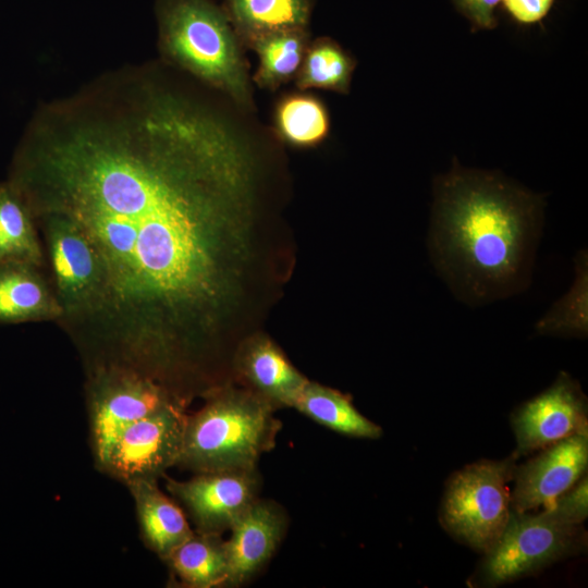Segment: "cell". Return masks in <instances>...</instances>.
I'll return each instance as SVG.
<instances>
[{
  "mask_svg": "<svg viewBox=\"0 0 588 588\" xmlns=\"http://www.w3.org/2000/svg\"><path fill=\"white\" fill-rule=\"evenodd\" d=\"M37 125L13 184L86 234L106 301L175 315L216 302L222 233L252 203L254 160L226 120L168 90Z\"/></svg>",
  "mask_w": 588,
  "mask_h": 588,
  "instance_id": "cell-1",
  "label": "cell"
},
{
  "mask_svg": "<svg viewBox=\"0 0 588 588\" xmlns=\"http://www.w3.org/2000/svg\"><path fill=\"white\" fill-rule=\"evenodd\" d=\"M541 211L538 196L494 174L454 169L437 187L436 261L474 299L513 292L530 268Z\"/></svg>",
  "mask_w": 588,
  "mask_h": 588,
  "instance_id": "cell-2",
  "label": "cell"
},
{
  "mask_svg": "<svg viewBox=\"0 0 588 588\" xmlns=\"http://www.w3.org/2000/svg\"><path fill=\"white\" fill-rule=\"evenodd\" d=\"M275 409L248 389L222 388L186 416L176 466L196 473L254 469L275 446Z\"/></svg>",
  "mask_w": 588,
  "mask_h": 588,
  "instance_id": "cell-3",
  "label": "cell"
},
{
  "mask_svg": "<svg viewBox=\"0 0 588 588\" xmlns=\"http://www.w3.org/2000/svg\"><path fill=\"white\" fill-rule=\"evenodd\" d=\"M160 41L180 66L250 108L252 88L236 32L212 0H159Z\"/></svg>",
  "mask_w": 588,
  "mask_h": 588,
  "instance_id": "cell-4",
  "label": "cell"
},
{
  "mask_svg": "<svg viewBox=\"0 0 588 588\" xmlns=\"http://www.w3.org/2000/svg\"><path fill=\"white\" fill-rule=\"evenodd\" d=\"M513 462L481 461L455 473L444 493V527L468 546L488 552L501 537L511 515Z\"/></svg>",
  "mask_w": 588,
  "mask_h": 588,
  "instance_id": "cell-5",
  "label": "cell"
},
{
  "mask_svg": "<svg viewBox=\"0 0 588 588\" xmlns=\"http://www.w3.org/2000/svg\"><path fill=\"white\" fill-rule=\"evenodd\" d=\"M581 524L556 501L538 514L511 511L501 537L486 552L485 581H511L574 552L583 540Z\"/></svg>",
  "mask_w": 588,
  "mask_h": 588,
  "instance_id": "cell-6",
  "label": "cell"
},
{
  "mask_svg": "<svg viewBox=\"0 0 588 588\" xmlns=\"http://www.w3.org/2000/svg\"><path fill=\"white\" fill-rule=\"evenodd\" d=\"M177 399L132 367L98 370L88 392L90 442L96 465H105L114 442L130 425Z\"/></svg>",
  "mask_w": 588,
  "mask_h": 588,
  "instance_id": "cell-7",
  "label": "cell"
},
{
  "mask_svg": "<svg viewBox=\"0 0 588 588\" xmlns=\"http://www.w3.org/2000/svg\"><path fill=\"white\" fill-rule=\"evenodd\" d=\"M187 414L182 401L135 421L122 431L100 469L125 486L158 480L176 466Z\"/></svg>",
  "mask_w": 588,
  "mask_h": 588,
  "instance_id": "cell-8",
  "label": "cell"
},
{
  "mask_svg": "<svg viewBox=\"0 0 588 588\" xmlns=\"http://www.w3.org/2000/svg\"><path fill=\"white\" fill-rule=\"evenodd\" d=\"M166 487L182 504L195 531L219 534L234 523L258 499V468L196 473L185 481L166 477Z\"/></svg>",
  "mask_w": 588,
  "mask_h": 588,
  "instance_id": "cell-9",
  "label": "cell"
},
{
  "mask_svg": "<svg viewBox=\"0 0 588 588\" xmlns=\"http://www.w3.org/2000/svg\"><path fill=\"white\" fill-rule=\"evenodd\" d=\"M46 215L50 259L64 308L76 310L106 301L102 266L89 238L70 218Z\"/></svg>",
  "mask_w": 588,
  "mask_h": 588,
  "instance_id": "cell-10",
  "label": "cell"
},
{
  "mask_svg": "<svg viewBox=\"0 0 588 588\" xmlns=\"http://www.w3.org/2000/svg\"><path fill=\"white\" fill-rule=\"evenodd\" d=\"M517 455L541 450L572 434L588 432L587 402L579 385L562 373L544 392L513 415Z\"/></svg>",
  "mask_w": 588,
  "mask_h": 588,
  "instance_id": "cell-11",
  "label": "cell"
},
{
  "mask_svg": "<svg viewBox=\"0 0 588 588\" xmlns=\"http://www.w3.org/2000/svg\"><path fill=\"white\" fill-rule=\"evenodd\" d=\"M541 450L514 468V512L548 507L583 477L588 464V432L572 434Z\"/></svg>",
  "mask_w": 588,
  "mask_h": 588,
  "instance_id": "cell-12",
  "label": "cell"
},
{
  "mask_svg": "<svg viewBox=\"0 0 588 588\" xmlns=\"http://www.w3.org/2000/svg\"><path fill=\"white\" fill-rule=\"evenodd\" d=\"M287 527L284 510L271 500L257 499L231 527L224 540L228 559L225 587H240L272 558Z\"/></svg>",
  "mask_w": 588,
  "mask_h": 588,
  "instance_id": "cell-13",
  "label": "cell"
},
{
  "mask_svg": "<svg viewBox=\"0 0 588 588\" xmlns=\"http://www.w3.org/2000/svg\"><path fill=\"white\" fill-rule=\"evenodd\" d=\"M241 376L248 390L267 401L275 411L293 407L308 380L268 339L250 341L237 359Z\"/></svg>",
  "mask_w": 588,
  "mask_h": 588,
  "instance_id": "cell-14",
  "label": "cell"
},
{
  "mask_svg": "<svg viewBox=\"0 0 588 588\" xmlns=\"http://www.w3.org/2000/svg\"><path fill=\"white\" fill-rule=\"evenodd\" d=\"M126 487L134 500L144 543L164 560L194 534L184 510L160 490L158 480H139Z\"/></svg>",
  "mask_w": 588,
  "mask_h": 588,
  "instance_id": "cell-15",
  "label": "cell"
},
{
  "mask_svg": "<svg viewBox=\"0 0 588 588\" xmlns=\"http://www.w3.org/2000/svg\"><path fill=\"white\" fill-rule=\"evenodd\" d=\"M62 311V305L48 291L37 267L0 265V322L50 319Z\"/></svg>",
  "mask_w": 588,
  "mask_h": 588,
  "instance_id": "cell-16",
  "label": "cell"
},
{
  "mask_svg": "<svg viewBox=\"0 0 588 588\" xmlns=\"http://www.w3.org/2000/svg\"><path fill=\"white\" fill-rule=\"evenodd\" d=\"M176 581L188 588L225 587L228 559L222 535L194 534L163 560Z\"/></svg>",
  "mask_w": 588,
  "mask_h": 588,
  "instance_id": "cell-17",
  "label": "cell"
},
{
  "mask_svg": "<svg viewBox=\"0 0 588 588\" xmlns=\"http://www.w3.org/2000/svg\"><path fill=\"white\" fill-rule=\"evenodd\" d=\"M226 15L247 44L271 33L306 28L310 0H225Z\"/></svg>",
  "mask_w": 588,
  "mask_h": 588,
  "instance_id": "cell-18",
  "label": "cell"
},
{
  "mask_svg": "<svg viewBox=\"0 0 588 588\" xmlns=\"http://www.w3.org/2000/svg\"><path fill=\"white\" fill-rule=\"evenodd\" d=\"M293 408L316 422L348 437L377 439L382 434L380 426L363 416L348 396L316 382L306 383Z\"/></svg>",
  "mask_w": 588,
  "mask_h": 588,
  "instance_id": "cell-19",
  "label": "cell"
},
{
  "mask_svg": "<svg viewBox=\"0 0 588 588\" xmlns=\"http://www.w3.org/2000/svg\"><path fill=\"white\" fill-rule=\"evenodd\" d=\"M42 253L28 205L13 184H0V265L39 267Z\"/></svg>",
  "mask_w": 588,
  "mask_h": 588,
  "instance_id": "cell-20",
  "label": "cell"
},
{
  "mask_svg": "<svg viewBox=\"0 0 588 588\" xmlns=\"http://www.w3.org/2000/svg\"><path fill=\"white\" fill-rule=\"evenodd\" d=\"M248 45L259 60L254 76L256 84L273 90L296 77L309 46V36L306 28H297L264 35Z\"/></svg>",
  "mask_w": 588,
  "mask_h": 588,
  "instance_id": "cell-21",
  "label": "cell"
},
{
  "mask_svg": "<svg viewBox=\"0 0 588 588\" xmlns=\"http://www.w3.org/2000/svg\"><path fill=\"white\" fill-rule=\"evenodd\" d=\"M274 122L278 134L295 147H313L322 143L330 131L324 105L307 94H293L279 101Z\"/></svg>",
  "mask_w": 588,
  "mask_h": 588,
  "instance_id": "cell-22",
  "label": "cell"
},
{
  "mask_svg": "<svg viewBox=\"0 0 588 588\" xmlns=\"http://www.w3.org/2000/svg\"><path fill=\"white\" fill-rule=\"evenodd\" d=\"M355 61L330 38H318L306 50L296 75L301 90L320 88L347 93Z\"/></svg>",
  "mask_w": 588,
  "mask_h": 588,
  "instance_id": "cell-23",
  "label": "cell"
},
{
  "mask_svg": "<svg viewBox=\"0 0 588 588\" xmlns=\"http://www.w3.org/2000/svg\"><path fill=\"white\" fill-rule=\"evenodd\" d=\"M587 257L577 258L576 279L573 286L537 323L541 334H587Z\"/></svg>",
  "mask_w": 588,
  "mask_h": 588,
  "instance_id": "cell-24",
  "label": "cell"
},
{
  "mask_svg": "<svg viewBox=\"0 0 588 588\" xmlns=\"http://www.w3.org/2000/svg\"><path fill=\"white\" fill-rule=\"evenodd\" d=\"M456 9L475 28L491 29L497 25L494 10L502 0H452Z\"/></svg>",
  "mask_w": 588,
  "mask_h": 588,
  "instance_id": "cell-25",
  "label": "cell"
},
{
  "mask_svg": "<svg viewBox=\"0 0 588 588\" xmlns=\"http://www.w3.org/2000/svg\"><path fill=\"white\" fill-rule=\"evenodd\" d=\"M501 2L517 23L535 24L548 14L553 0H502Z\"/></svg>",
  "mask_w": 588,
  "mask_h": 588,
  "instance_id": "cell-26",
  "label": "cell"
}]
</instances>
